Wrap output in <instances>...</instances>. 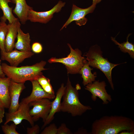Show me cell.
I'll list each match as a JSON object with an SVG mask.
<instances>
[{"label":"cell","instance_id":"cell-1","mask_svg":"<svg viewBox=\"0 0 134 134\" xmlns=\"http://www.w3.org/2000/svg\"><path fill=\"white\" fill-rule=\"evenodd\" d=\"M124 131H134V121L132 119L122 116H105L94 121L91 133L118 134Z\"/></svg>","mask_w":134,"mask_h":134},{"label":"cell","instance_id":"cell-2","mask_svg":"<svg viewBox=\"0 0 134 134\" xmlns=\"http://www.w3.org/2000/svg\"><path fill=\"white\" fill-rule=\"evenodd\" d=\"M46 62L42 61L32 66L20 67L9 66L5 63L1 64L2 70L5 75L12 81L18 83H24L28 80H37L43 75L42 71L47 69L44 67Z\"/></svg>","mask_w":134,"mask_h":134},{"label":"cell","instance_id":"cell-3","mask_svg":"<svg viewBox=\"0 0 134 134\" xmlns=\"http://www.w3.org/2000/svg\"><path fill=\"white\" fill-rule=\"evenodd\" d=\"M76 88L73 87L68 77L66 88L61 103L60 111L70 114L72 116L82 115L88 110L92 109L89 105L83 104L80 101Z\"/></svg>","mask_w":134,"mask_h":134},{"label":"cell","instance_id":"cell-4","mask_svg":"<svg viewBox=\"0 0 134 134\" xmlns=\"http://www.w3.org/2000/svg\"><path fill=\"white\" fill-rule=\"evenodd\" d=\"M102 52L100 47L96 45L91 46L84 55L89 66L99 69L105 74L111 89L114 90L111 73L112 69L116 66L121 64H115L110 63L107 59L103 57Z\"/></svg>","mask_w":134,"mask_h":134},{"label":"cell","instance_id":"cell-5","mask_svg":"<svg viewBox=\"0 0 134 134\" xmlns=\"http://www.w3.org/2000/svg\"><path fill=\"white\" fill-rule=\"evenodd\" d=\"M67 44L70 50V53L67 57L59 58L52 57L48 62L50 63H59L63 64L67 69V74L79 73L80 69L87 60L82 56L80 50L77 48L74 49L70 44Z\"/></svg>","mask_w":134,"mask_h":134},{"label":"cell","instance_id":"cell-6","mask_svg":"<svg viewBox=\"0 0 134 134\" xmlns=\"http://www.w3.org/2000/svg\"><path fill=\"white\" fill-rule=\"evenodd\" d=\"M52 102L48 98H44L30 102V106H33L30 110V113L34 122L41 118L44 123L50 111Z\"/></svg>","mask_w":134,"mask_h":134},{"label":"cell","instance_id":"cell-7","mask_svg":"<svg viewBox=\"0 0 134 134\" xmlns=\"http://www.w3.org/2000/svg\"><path fill=\"white\" fill-rule=\"evenodd\" d=\"M30 107L29 104L21 101L16 111L6 113V121L4 124L12 121L17 125L20 124L23 120H25L29 123L32 126L34 125V121L30 113Z\"/></svg>","mask_w":134,"mask_h":134},{"label":"cell","instance_id":"cell-8","mask_svg":"<svg viewBox=\"0 0 134 134\" xmlns=\"http://www.w3.org/2000/svg\"><path fill=\"white\" fill-rule=\"evenodd\" d=\"M65 4L66 2L60 0L52 9L45 11L37 12L33 9H31L28 13V20L32 22L46 24L51 19L55 13H58L61 11Z\"/></svg>","mask_w":134,"mask_h":134},{"label":"cell","instance_id":"cell-9","mask_svg":"<svg viewBox=\"0 0 134 134\" xmlns=\"http://www.w3.org/2000/svg\"><path fill=\"white\" fill-rule=\"evenodd\" d=\"M106 86L104 81L95 80L85 86V88L92 94L91 99L93 101H95L98 97L102 100L103 104H107L111 101L112 98L111 96L107 92Z\"/></svg>","mask_w":134,"mask_h":134},{"label":"cell","instance_id":"cell-10","mask_svg":"<svg viewBox=\"0 0 134 134\" xmlns=\"http://www.w3.org/2000/svg\"><path fill=\"white\" fill-rule=\"evenodd\" d=\"M96 5L95 4H92L87 8H82L73 4L70 15L60 30L64 28H66L69 24L73 21H75L76 24L80 26L85 25L88 21L85 16L88 14L93 12Z\"/></svg>","mask_w":134,"mask_h":134},{"label":"cell","instance_id":"cell-11","mask_svg":"<svg viewBox=\"0 0 134 134\" xmlns=\"http://www.w3.org/2000/svg\"><path fill=\"white\" fill-rule=\"evenodd\" d=\"M1 59L9 63L10 66L17 67L25 59L31 57L34 53L31 51H18L16 49L10 52H3L0 51Z\"/></svg>","mask_w":134,"mask_h":134},{"label":"cell","instance_id":"cell-12","mask_svg":"<svg viewBox=\"0 0 134 134\" xmlns=\"http://www.w3.org/2000/svg\"><path fill=\"white\" fill-rule=\"evenodd\" d=\"M24 84V83H17L11 80L9 87L10 103L8 108V112H14L18 109L20 95L25 88Z\"/></svg>","mask_w":134,"mask_h":134},{"label":"cell","instance_id":"cell-13","mask_svg":"<svg viewBox=\"0 0 134 134\" xmlns=\"http://www.w3.org/2000/svg\"><path fill=\"white\" fill-rule=\"evenodd\" d=\"M5 42V48L6 52L12 51L14 48L15 41L17 37L18 31L21 24L18 18L11 23H9Z\"/></svg>","mask_w":134,"mask_h":134},{"label":"cell","instance_id":"cell-14","mask_svg":"<svg viewBox=\"0 0 134 134\" xmlns=\"http://www.w3.org/2000/svg\"><path fill=\"white\" fill-rule=\"evenodd\" d=\"M32 85V90L30 95L22 100L21 101L29 104L32 101L44 98L50 100L55 98L52 95L46 92L42 89L37 80L31 81Z\"/></svg>","mask_w":134,"mask_h":134},{"label":"cell","instance_id":"cell-15","mask_svg":"<svg viewBox=\"0 0 134 134\" xmlns=\"http://www.w3.org/2000/svg\"><path fill=\"white\" fill-rule=\"evenodd\" d=\"M65 88L66 86H64V84L62 83L56 92L55 99L52 102L50 111L44 122L42 127V129L44 128L52 122L54 119V115L56 113L60 111L61 100L64 94Z\"/></svg>","mask_w":134,"mask_h":134},{"label":"cell","instance_id":"cell-16","mask_svg":"<svg viewBox=\"0 0 134 134\" xmlns=\"http://www.w3.org/2000/svg\"><path fill=\"white\" fill-rule=\"evenodd\" d=\"M12 3L15 4V6L12 10V12L17 17L22 24H25L28 20L29 11L33 8L27 4L26 0H11Z\"/></svg>","mask_w":134,"mask_h":134},{"label":"cell","instance_id":"cell-17","mask_svg":"<svg viewBox=\"0 0 134 134\" xmlns=\"http://www.w3.org/2000/svg\"><path fill=\"white\" fill-rule=\"evenodd\" d=\"M17 37V41L14 46L16 49L21 51H31L29 33H24L20 28L18 30Z\"/></svg>","mask_w":134,"mask_h":134},{"label":"cell","instance_id":"cell-18","mask_svg":"<svg viewBox=\"0 0 134 134\" xmlns=\"http://www.w3.org/2000/svg\"><path fill=\"white\" fill-rule=\"evenodd\" d=\"M11 80L8 77H0V99L6 108H9L10 103L9 87Z\"/></svg>","mask_w":134,"mask_h":134},{"label":"cell","instance_id":"cell-19","mask_svg":"<svg viewBox=\"0 0 134 134\" xmlns=\"http://www.w3.org/2000/svg\"><path fill=\"white\" fill-rule=\"evenodd\" d=\"M93 68L89 67V65L87 61L83 66L80 69L79 73L81 75L83 79L82 84L85 86L88 84L92 83L95 80L97 77L96 72L92 73L91 70Z\"/></svg>","mask_w":134,"mask_h":134},{"label":"cell","instance_id":"cell-20","mask_svg":"<svg viewBox=\"0 0 134 134\" xmlns=\"http://www.w3.org/2000/svg\"><path fill=\"white\" fill-rule=\"evenodd\" d=\"M12 2L11 0H0V8L3 12V15L7 20L9 23H11L16 20L12 12V7H10L8 3Z\"/></svg>","mask_w":134,"mask_h":134},{"label":"cell","instance_id":"cell-21","mask_svg":"<svg viewBox=\"0 0 134 134\" xmlns=\"http://www.w3.org/2000/svg\"><path fill=\"white\" fill-rule=\"evenodd\" d=\"M131 34H130L128 35L126 42L121 43L118 42L115 40V37H111V39L115 44L118 45V47L122 52L125 53H127L131 58L134 59V45L128 41V38Z\"/></svg>","mask_w":134,"mask_h":134},{"label":"cell","instance_id":"cell-22","mask_svg":"<svg viewBox=\"0 0 134 134\" xmlns=\"http://www.w3.org/2000/svg\"><path fill=\"white\" fill-rule=\"evenodd\" d=\"M0 49L1 51L6 52L5 42L8 30V25L6 23L7 19L3 16L0 18Z\"/></svg>","mask_w":134,"mask_h":134},{"label":"cell","instance_id":"cell-23","mask_svg":"<svg viewBox=\"0 0 134 134\" xmlns=\"http://www.w3.org/2000/svg\"><path fill=\"white\" fill-rule=\"evenodd\" d=\"M42 89L46 92L55 97V93L50 83V79L43 75L37 80Z\"/></svg>","mask_w":134,"mask_h":134},{"label":"cell","instance_id":"cell-24","mask_svg":"<svg viewBox=\"0 0 134 134\" xmlns=\"http://www.w3.org/2000/svg\"><path fill=\"white\" fill-rule=\"evenodd\" d=\"M17 125L14 123L10 125L7 124H4L1 126L3 132L5 134H19L16 130Z\"/></svg>","mask_w":134,"mask_h":134},{"label":"cell","instance_id":"cell-25","mask_svg":"<svg viewBox=\"0 0 134 134\" xmlns=\"http://www.w3.org/2000/svg\"><path fill=\"white\" fill-rule=\"evenodd\" d=\"M58 128L54 123L50 124L45 127L41 132V134H57Z\"/></svg>","mask_w":134,"mask_h":134},{"label":"cell","instance_id":"cell-26","mask_svg":"<svg viewBox=\"0 0 134 134\" xmlns=\"http://www.w3.org/2000/svg\"><path fill=\"white\" fill-rule=\"evenodd\" d=\"M73 133L64 123H62L58 128L57 134H72Z\"/></svg>","mask_w":134,"mask_h":134},{"label":"cell","instance_id":"cell-27","mask_svg":"<svg viewBox=\"0 0 134 134\" xmlns=\"http://www.w3.org/2000/svg\"><path fill=\"white\" fill-rule=\"evenodd\" d=\"M31 48L32 51L36 53H41L43 50L42 45L40 43L37 42L33 43L32 45Z\"/></svg>","mask_w":134,"mask_h":134},{"label":"cell","instance_id":"cell-28","mask_svg":"<svg viewBox=\"0 0 134 134\" xmlns=\"http://www.w3.org/2000/svg\"><path fill=\"white\" fill-rule=\"evenodd\" d=\"M40 132V128L37 124L32 126L31 128L28 127L27 129V134H38Z\"/></svg>","mask_w":134,"mask_h":134},{"label":"cell","instance_id":"cell-29","mask_svg":"<svg viewBox=\"0 0 134 134\" xmlns=\"http://www.w3.org/2000/svg\"><path fill=\"white\" fill-rule=\"evenodd\" d=\"M4 108V107L0 106V124L3 122V119L5 113Z\"/></svg>","mask_w":134,"mask_h":134},{"label":"cell","instance_id":"cell-30","mask_svg":"<svg viewBox=\"0 0 134 134\" xmlns=\"http://www.w3.org/2000/svg\"><path fill=\"white\" fill-rule=\"evenodd\" d=\"M87 132L85 129H80L74 133V134H87Z\"/></svg>","mask_w":134,"mask_h":134},{"label":"cell","instance_id":"cell-31","mask_svg":"<svg viewBox=\"0 0 134 134\" xmlns=\"http://www.w3.org/2000/svg\"><path fill=\"white\" fill-rule=\"evenodd\" d=\"M1 60L0 59V77L3 78L5 77V75L3 72L1 68Z\"/></svg>","mask_w":134,"mask_h":134},{"label":"cell","instance_id":"cell-32","mask_svg":"<svg viewBox=\"0 0 134 134\" xmlns=\"http://www.w3.org/2000/svg\"><path fill=\"white\" fill-rule=\"evenodd\" d=\"M119 134H134V131H124L120 132Z\"/></svg>","mask_w":134,"mask_h":134},{"label":"cell","instance_id":"cell-33","mask_svg":"<svg viewBox=\"0 0 134 134\" xmlns=\"http://www.w3.org/2000/svg\"><path fill=\"white\" fill-rule=\"evenodd\" d=\"M102 0H93L92 4H97L100 3Z\"/></svg>","mask_w":134,"mask_h":134},{"label":"cell","instance_id":"cell-34","mask_svg":"<svg viewBox=\"0 0 134 134\" xmlns=\"http://www.w3.org/2000/svg\"><path fill=\"white\" fill-rule=\"evenodd\" d=\"M0 106L4 107L5 108V106L1 101V100H0Z\"/></svg>","mask_w":134,"mask_h":134}]
</instances>
